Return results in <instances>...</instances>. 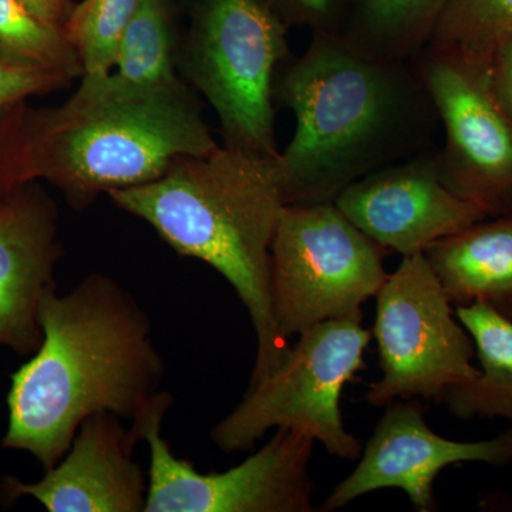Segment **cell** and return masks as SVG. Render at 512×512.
Returning <instances> with one entry per match:
<instances>
[{
	"label": "cell",
	"mask_w": 512,
	"mask_h": 512,
	"mask_svg": "<svg viewBox=\"0 0 512 512\" xmlns=\"http://www.w3.org/2000/svg\"><path fill=\"white\" fill-rule=\"evenodd\" d=\"M39 323L42 345L12 375L0 447L26 451L47 471L87 417L133 420L161 392L165 367L147 312L111 276H86L64 295L53 289Z\"/></svg>",
	"instance_id": "7a4b0ae2"
},
{
	"label": "cell",
	"mask_w": 512,
	"mask_h": 512,
	"mask_svg": "<svg viewBox=\"0 0 512 512\" xmlns=\"http://www.w3.org/2000/svg\"><path fill=\"white\" fill-rule=\"evenodd\" d=\"M426 412L420 399L386 406L355 470L333 488L319 511L342 510L373 491L396 488L407 495L414 510L433 512L437 510L434 483L444 468L461 463L512 464V426L493 439L456 441L431 430Z\"/></svg>",
	"instance_id": "8fae6325"
},
{
	"label": "cell",
	"mask_w": 512,
	"mask_h": 512,
	"mask_svg": "<svg viewBox=\"0 0 512 512\" xmlns=\"http://www.w3.org/2000/svg\"><path fill=\"white\" fill-rule=\"evenodd\" d=\"M143 0H82L64 33L82 59L83 76H104L114 66L121 33Z\"/></svg>",
	"instance_id": "44dd1931"
},
{
	"label": "cell",
	"mask_w": 512,
	"mask_h": 512,
	"mask_svg": "<svg viewBox=\"0 0 512 512\" xmlns=\"http://www.w3.org/2000/svg\"><path fill=\"white\" fill-rule=\"evenodd\" d=\"M484 70L491 93L512 119V36L497 47Z\"/></svg>",
	"instance_id": "cb8c5ba5"
},
{
	"label": "cell",
	"mask_w": 512,
	"mask_h": 512,
	"mask_svg": "<svg viewBox=\"0 0 512 512\" xmlns=\"http://www.w3.org/2000/svg\"><path fill=\"white\" fill-rule=\"evenodd\" d=\"M413 63L446 133L436 148L441 181L487 217L510 214L512 119L491 93L484 66L427 47Z\"/></svg>",
	"instance_id": "30bf717a"
},
{
	"label": "cell",
	"mask_w": 512,
	"mask_h": 512,
	"mask_svg": "<svg viewBox=\"0 0 512 512\" xmlns=\"http://www.w3.org/2000/svg\"><path fill=\"white\" fill-rule=\"evenodd\" d=\"M171 393L144 404L130 433L148 444L146 512H313L311 461L315 439L305 431L276 429L274 437L238 466L202 473L178 458L163 437Z\"/></svg>",
	"instance_id": "ba28073f"
},
{
	"label": "cell",
	"mask_w": 512,
	"mask_h": 512,
	"mask_svg": "<svg viewBox=\"0 0 512 512\" xmlns=\"http://www.w3.org/2000/svg\"><path fill=\"white\" fill-rule=\"evenodd\" d=\"M22 104L10 107V109L0 110V202L16 187L22 185L15 183L12 165H10L13 131H15L16 120H18L19 109Z\"/></svg>",
	"instance_id": "d4e9b609"
},
{
	"label": "cell",
	"mask_w": 512,
	"mask_h": 512,
	"mask_svg": "<svg viewBox=\"0 0 512 512\" xmlns=\"http://www.w3.org/2000/svg\"><path fill=\"white\" fill-rule=\"evenodd\" d=\"M454 309L476 346L480 373L451 387L441 403L457 419H505L512 426V320L483 303Z\"/></svg>",
	"instance_id": "2e32d148"
},
{
	"label": "cell",
	"mask_w": 512,
	"mask_h": 512,
	"mask_svg": "<svg viewBox=\"0 0 512 512\" xmlns=\"http://www.w3.org/2000/svg\"><path fill=\"white\" fill-rule=\"evenodd\" d=\"M0 66L82 79V59L63 29L47 25L19 0H0Z\"/></svg>",
	"instance_id": "d6986e66"
},
{
	"label": "cell",
	"mask_w": 512,
	"mask_h": 512,
	"mask_svg": "<svg viewBox=\"0 0 512 512\" xmlns=\"http://www.w3.org/2000/svg\"><path fill=\"white\" fill-rule=\"evenodd\" d=\"M59 210L37 181L16 187L0 202V346L20 356L42 345L43 298L56 289L62 258Z\"/></svg>",
	"instance_id": "5bb4252c"
},
{
	"label": "cell",
	"mask_w": 512,
	"mask_h": 512,
	"mask_svg": "<svg viewBox=\"0 0 512 512\" xmlns=\"http://www.w3.org/2000/svg\"><path fill=\"white\" fill-rule=\"evenodd\" d=\"M295 133L276 158L285 205L335 202L349 185L434 147L440 120L413 60L383 59L312 33L274 84Z\"/></svg>",
	"instance_id": "6da1fadb"
},
{
	"label": "cell",
	"mask_w": 512,
	"mask_h": 512,
	"mask_svg": "<svg viewBox=\"0 0 512 512\" xmlns=\"http://www.w3.org/2000/svg\"><path fill=\"white\" fill-rule=\"evenodd\" d=\"M512 36V0H448L427 49L484 66Z\"/></svg>",
	"instance_id": "ffe728a7"
},
{
	"label": "cell",
	"mask_w": 512,
	"mask_h": 512,
	"mask_svg": "<svg viewBox=\"0 0 512 512\" xmlns=\"http://www.w3.org/2000/svg\"><path fill=\"white\" fill-rule=\"evenodd\" d=\"M288 28L343 35L356 0H262Z\"/></svg>",
	"instance_id": "7402d4cb"
},
{
	"label": "cell",
	"mask_w": 512,
	"mask_h": 512,
	"mask_svg": "<svg viewBox=\"0 0 512 512\" xmlns=\"http://www.w3.org/2000/svg\"><path fill=\"white\" fill-rule=\"evenodd\" d=\"M424 256L454 308L483 303L512 320V212L440 239Z\"/></svg>",
	"instance_id": "9a60e30c"
},
{
	"label": "cell",
	"mask_w": 512,
	"mask_h": 512,
	"mask_svg": "<svg viewBox=\"0 0 512 512\" xmlns=\"http://www.w3.org/2000/svg\"><path fill=\"white\" fill-rule=\"evenodd\" d=\"M376 302L373 336L382 377L367 390L370 406L441 403L451 387L476 379V346L424 254L404 256Z\"/></svg>",
	"instance_id": "9c48e42d"
},
{
	"label": "cell",
	"mask_w": 512,
	"mask_h": 512,
	"mask_svg": "<svg viewBox=\"0 0 512 512\" xmlns=\"http://www.w3.org/2000/svg\"><path fill=\"white\" fill-rule=\"evenodd\" d=\"M178 43L175 0H143L121 33L111 73L136 86L178 82Z\"/></svg>",
	"instance_id": "ac0fdd59"
},
{
	"label": "cell",
	"mask_w": 512,
	"mask_h": 512,
	"mask_svg": "<svg viewBox=\"0 0 512 512\" xmlns=\"http://www.w3.org/2000/svg\"><path fill=\"white\" fill-rule=\"evenodd\" d=\"M73 80L46 70L15 69L0 66V110L25 103L32 96H43L69 86Z\"/></svg>",
	"instance_id": "603a6c76"
},
{
	"label": "cell",
	"mask_w": 512,
	"mask_h": 512,
	"mask_svg": "<svg viewBox=\"0 0 512 512\" xmlns=\"http://www.w3.org/2000/svg\"><path fill=\"white\" fill-rule=\"evenodd\" d=\"M190 3L178 74L210 103L225 147L276 160L274 84L291 59L288 26L262 0Z\"/></svg>",
	"instance_id": "5b68a950"
},
{
	"label": "cell",
	"mask_w": 512,
	"mask_h": 512,
	"mask_svg": "<svg viewBox=\"0 0 512 512\" xmlns=\"http://www.w3.org/2000/svg\"><path fill=\"white\" fill-rule=\"evenodd\" d=\"M372 332L363 313L326 320L298 336L284 362L251 384L241 402L215 424L211 440L222 453L251 450L272 429L305 431L332 456L356 461L359 440L346 430L340 399L365 367Z\"/></svg>",
	"instance_id": "8992f818"
},
{
	"label": "cell",
	"mask_w": 512,
	"mask_h": 512,
	"mask_svg": "<svg viewBox=\"0 0 512 512\" xmlns=\"http://www.w3.org/2000/svg\"><path fill=\"white\" fill-rule=\"evenodd\" d=\"M335 204L363 234L403 258L488 218L441 181L436 147L360 178Z\"/></svg>",
	"instance_id": "7c38bea8"
},
{
	"label": "cell",
	"mask_w": 512,
	"mask_h": 512,
	"mask_svg": "<svg viewBox=\"0 0 512 512\" xmlns=\"http://www.w3.org/2000/svg\"><path fill=\"white\" fill-rule=\"evenodd\" d=\"M40 20L55 28H66L76 3L74 0H19Z\"/></svg>",
	"instance_id": "484cf974"
},
{
	"label": "cell",
	"mask_w": 512,
	"mask_h": 512,
	"mask_svg": "<svg viewBox=\"0 0 512 512\" xmlns=\"http://www.w3.org/2000/svg\"><path fill=\"white\" fill-rule=\"evenodd\" d=\"M448 0H356L343 37L369 55L410 62L429 43Z\"/></svg>",
	"instance_id": "e0dca14e"
},
{
	"label": "cell",
	"mask_w": 512,
	"mask_h": 512,
	"mask_svg": "<svg viewBox=\"0 0 512 512\" xmlns=\"http://www.w3.org/2000/svg\"><path fill=\"white\" fill-rule=\"evenodd\" d=\"M23 106L10 154L16 183L45 180L77 212L101 194L153 183L175 161L221 146L183 79L136 86L111 72L83 76L60 106Z\"/></svg>",
	"instance_id": "3957f363"
},
{
	"label": "cell",
	"mask_w": 512,
	"mask_h": 512,
	"mask_svg": "<svg viewBox=\"0 0 512 512\" xmlns=\"http://www.w3.org/2000/svg\"><path fill=\"white\" fill-rule=\"evenodd\" d=\"M384 254L335 202L285 205L271 245L272 309L282 338L363 313L389 276Z\"/></svg>",
	"instance_id": "52a82bcc"
},
{
	"label": "cell",
	"mask_w": 512,
	"mask_h": 512,
	"mask_svg": "<svg viewBox=\"0 0 512 512\" xmlns=\"http://www.w3.org/2000/svg\"><path fill=\"white\" fill-rule=\"evenodd\" d=\"M116 414L103 412L80 424L69 450L40 480L5 476L0 500L33 498L49 512H141L148 480L134 461L137 441Z\"/></svg>",
	"instance_id": "4fadbf2b"
},
{
	"label": "cell",
	"mask_w": 512,
	"mask_h": 512,
	"mask_svg": "<svg viewBox=\"0 0 512 512\" xmlns=\"http://www.w3.org/2000/svg\"><path fill=\"white\" fill-rule=\"evenodd\" d=\"M109 197L178 255L200 259L224 276L255 330L249 386L275 372L291 349L276 326L271 298V245L285 207L276 160L220 146L207 156L175 161L153 183Z\"/></svg>",
	"instance_id": "277c9868"
}]
</instances>
